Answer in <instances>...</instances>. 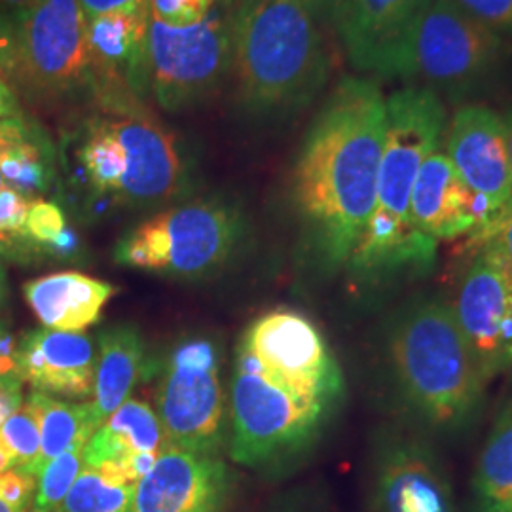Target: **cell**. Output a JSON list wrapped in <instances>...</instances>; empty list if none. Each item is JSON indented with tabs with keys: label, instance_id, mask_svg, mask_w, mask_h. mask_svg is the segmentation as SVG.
Masks as SVG:
<instances>
[{
	"label": "cell",
	"instance_id": "obj_21",
	"mask_svg": "<svg viewBox=\"0 0 512 512\" xmlns=\"http://www.w3.org/2000/svg\"><path fill=\"white\" fill-rule=\"evenodd\" d=\"M23 293L44 329L84 332L101 319L116 289L80 272H59L25 283Z\"/></svg>",
	"mask_w": 512,
	"mask_h": 512
},
{
	"label": "cell",
	"instance_id": "obj_35",
	"mask_svg": "<svg viewBox=\"0 0 512 512\" xmlns=\"http://www.w3.org/2000/svg\"><path fill=\"white\" fill-rule=\"evenodd\" d=\"M40 129L21 116L0 118V156L25 141L40 137Z\"/></svg>",
	"mask_w": 512,
	"mask_h": 512
},
{
	"label": "cell",
	"instance_id": "obj_46",
	"mask_svg": "<svg viewBox=\"0 0 512 512\" xmlns=\"http://www.w3.org/2000/svg\"><path fill=\"white\" fill-rule=\"evenodd\" d=\"M0 296H2V272H0Z\"/></svg>",
	"mask_w": 512,
	"mask_h": 512
},
{
	"label": "cell",
	"instance_id": "obj_30",
	"mask_svg": "<svg viewBox=\"0 0 512 512\" xmlns=\"http://www.w3.org/2000/svg\"><path fill=\"white\" fill-rule=\"evenodd\" d=\"M31 198L12 186L0 188V249L8 251L21 245H31L27 239V215Z\"/></svg>",
	"mask_w": 512,
	"mask_h": 512
},
{
	"label": "cell",
	"instance_id": "obj_4",
	"mask_svg": "<svg viewBox=\"0 0 512 512\" xmlns=\"http://www.w3.org/2000/svg\"><path fill=\"white\" fill-rule=\"evenodd\" d=\"M385 353L395 391L420 431L452 437L475 423L488 382L446 300L418 296L404 304L389 323Z\"/></svg>",
	"mask_w": 512,
	"mask_h": 512
},
{
	"label": "cell",
	"instance_id": "obj_20",
	"mask_svg": "<svg viewBox=\"0 0 512 512\" xmlns=\"http://www.w3.org/2000/svg\"><path fill=\"white\" fill-rule=\"evenodd\" d=\"M431 0H340L336 19L355 69L380 73L414 19Z\"/></svg>",
	"mask_w": 512,
	"mask_h": 512
},
{
	"label": "cell",
	"instance_id": "obj_2",
	"mask_svg": "<svg viewBox=\"0 0 512 512\" xmlns=\"http://www.w3.org/2000/svg\"><path fill=\"white\" fill-rule=\"evenodd\" d=\"M385 99L376 82L344 78L315 116L291 177L294 211L315 260L348 266L376 205Z\"/></svg>",
	"mask_w": 512,
	"mask_h": 512
},
{
	"label": "cell",
	"instance_id": "obj_34",
	"mask_svg": "<svg viewBox=\"0 0 512 512\" xmlns=\"http://www.w3.org/2000/svg\"><path fill=\"white\" fill-rule=\"evenodd\" d=\"M471 245H484L494 253L512 279V207L492 226L469 238Z\"/></svg>",
	"mask_w": 512,
	"mask_h": 512
},
{
	"label": "cell",
	"instance_id": "obj_16",
	"mask_svg": "<svg viewBox=\"0 0 512 512\" xmlns=\"http://www.w3.org/2000/svg\"><path fill=\"white\" fill-rule=\"evenodd\" d=\"M448 160L461 181L499 215L511 209L512 171L503 116L488 107L459 109L446 133Z\"/></svg>",
	"mask_w": 512,
	"mask_h": 512
},
{
	"label": "cell",
	"instance_id": "obj_22",
	"mask_svg": "<svg viewBox=\"0 0 512 512\" xmlns=\"http://www.w3.org/2000/svg\"><path fill=\"white\" fill-rule=\"evenodd\" d=\"M147 346L133 325H116L99 334V353L95 365L93 418L103 421L129 401L133 389L147 376Z\"/></svg>",
	"mask_w": 512,
	"mask_h": 512
},
{
	"label": "cell",
	"instance_id": "obj_29",
	"mask_svg": "<svg viewBox=\"0 0 512 512\" xmlns=\"http://www.w3.org/2000/svg\"><path fill=\"white\" fill-rule=\"evenodd\" d=\"M0 440L12 454L16 469H23L29 475L35 476L38 456H40V427L33 410L25 401L8 420L2 423Z\"/></svg>",
	"mask_w": 512,
	"mask_h": 512
},
{
	"label": "cell",
	"instance_id": "obj_6",
	"mask_svg": "<svg viewBox=\"0 0 512 512\" xmlns=\"http://www.w3.org/2000/svg\"><path fill=\"white\" fill-rule=\"evenodd\" d=\"M509 40L467 16L452 0H431L408 27L380 73L461 90L495 73Z\"/></svg>",
	"mask_w": 512,
	"mask_h": 512
},
{
	"label": "cell",
	"instance_id": "obj_31",
	"mask_svg": "<svg viewBox=\"0 0 512 512\" xmlns=\"http://www.w3.org/2000/svg\"><path fill=\"white\" fill-rule=\"evenodd\" d=\"M150 18L167 27L186 29L200 25L211 16L215 0H148Z\"/></svg>",
	"mask_w": 512,
	"mask_h": 512
},
{
	"label": "cell",
	"instance_id": "obj_41",
	"mask_svg": "<svg viewBox=\"0 0 512 512\" xmlns=\"http://www.w3.org/2000/svg\"><path fill=\"white\" fill-rule=\"evenodd\" d=\"M296 2L304 4L315 16H323V14L336 16L338 4H340V0H296Z\"/></svg>",
	"mask_w": 512,
	"mask_h": 512
},
{
	"label": "cell",
	"instance_id": "obj_28",
	"mask_svg": "<svg viewBox=\"0 0 512 512\" xmlns=\"http://www.w3.org/2000/svg\"><path fill=\"white\" fill-rule=\"evenodd\" d=\"M25 232L31 245L48 249L52 255H69L76 247V236L67 228L65 213L48 200L31 202Z\"/></svg>",
	"mask_w": 512,
	"mask_h": 512
},
{
	"label": "cell",
	"instance_id": "obj_38",
	"mask_svg": "<svg viewBox=\"0 0 512 512\" xmlns=\"http://www.w3.org/2000/svg\"><path fill=\"white\" fill-rule=\"evenodd\" d=\"M14 35L16 25L0 19V73H10L14 55Z\"/></svg>",
	"mask_w": 512,
	"mask_h": 512
},
{
	"label": "cell",
	"instance_id": "obj_37",
	"mask_svg": "<svg viewBox=\"0 0 512 512\" xmlns=\"http://www.w3.org/2000/svg\"><path fill=\"white\" fill-rule=\"evenodd\" d=\"M18 342L10 330L0 325V378L18 374Z\"/></svg>",
	"mask_w": 512,
	"mask_h": 512
},
{
	"label": "cell",
	"instance_id": "obj_18",
	"mask_svg": "<svg viewBox=\"0 0 512 512\" xmlns=\"http://www.w3.org/2000/svg\"><path fill=\"white\" fill-rule=\"evenodd\" d=\"M97 353L84 332L37 329L18 342V374L35 391L73 401L92 399Z\"/></svg>",
	"mask_w": 512,
	"mask_h": 512
},
{
	"label": "cell",
	"instance_id": "obj_13",
	"mask_svg": "<svg viewBox=\"0 0 512 512\" xmlns=\"http://www.w3.org/2000/svg\"><path fill=\"white\" fill-rule=\"evenodd\" d=\"M99 118L124 150L126 173L116 203L154 205L181 192L186 179L181 148L141 101L105 110Z\"/></svg>",
	"mask_w": 512,
	"mask_h": 512
},
{
	"label": "cell",
	"instance_id": "obj_12",
	"mask_svg": "<svg viewBox=\"0 0 512 512\" xmlns=\"http://www.w3.org/2000/svg\"><path fill=\"white\" fill-rule=\"evenodd\" d=\"M475 247L450 306L490 384L512 368V279L488 247Z\"/></svg>",
	"mask_w": 512,
	"mask_h": 512
},
{
	"label": "cell",
	"instance_id": "obj_1",
	"mask_svg": "<svg viewBox=\"0 0 512 512\" xmlns=\"http://www.w3.org/2000/svg\"><path fill=\"white\" fill-rule=\"evenodd\" d=\"M346 397V378L319 327L296 310L255 319L239 338L230 385V458L281 469L325 435Z\"/></svg>",
	"mask_w": 512,
	"mask_h": 512
},
{
	"label": "cell",
	"instance_id": "obj_3",
	"mask_svg": "<svg viewBox=\"0 0 512 512\" xmlns=\"http://www.w3.org/2000/svg\"><path fill=\"white\" fill-rule=\"evenodd\" d=\"M385 118L376 205L346 266L370 287L429 274L439 247L412 224L410 196L421 165L437 152L444 135V105L433 90L404 88L385 101Z\"/></svg>",
	"mask_w": 512,
	"mask_h": 512
},
{
	"label": "cell",
	"instance_id": "obj_27",
	"mask_svg": "<svg viewBox=\"0 0 512 512\" xmlns=\"http://www.w3.org/2000/svg\"><path fill=\"white\" fill-rule=\"evenodd\" d=\"M86 444H78L71 450L50 459L37 476V494L33 507L37 509H59L63 499L73 488L74 480L86 467L84 463Z\"/></svg>",
	"mask_w": 512,
	"mask_h": 512
},
{
	"label": "cell",
	"instance_id": "obj_26",
	"mask_svg": "<svg viewBox=\"0 0 512 512\" xmlns=\"http://www.w3.org/2000/svg\"><path fill=\"white\" fill-rule=\"evenodd\" d=\"M50 154L52 148L46 137L40 135L4 152L0 156V173L8 186L23 192L25 196L44 192L52 181Z\"/></svg>",
	"mask_w": 512,
	"mask_h": 512
},
{
	"label": "cell",
	"instance_id": "obj_7",
	"mask_svg": "<svg viewBox=\"0 0 512 512\" xmlns=\"http://www.w3.org/2000/svg\"><path fill=\"white\" fill-rule=\"evenodd\" d=\"M243 220L220 200H196L143 220L118 239L114 260L173 277H202L220 268L236 249Z\"/></svg>",
	"mask_w": 512,
	"mask_h": 512
},
{
	"label": "cell",
	"instance_id": "obj_32",
	"mask_svg": "<svg viewBox=\"0 0 512 512\" xmlns=\"http://www.w3.org/2000/svg\"><path fill=\"white\" fill-rule=\"evenodd\" d=\"M467 16L499 37L512 38V0H452Z\"/></svg>",
	"mask_w": 512,
	"mask_h": 512
},
{
	"label": "cell",
	"instance_id": "obj_15",
	"mask_svg": "<svg viewBox=\"0 0 512 512\" xmlns=\"http://www.w3.org/2000/svg\"><path fill=\"white\" fill-rule=\"evenodd\" d=\"M234 473L219 456L165 448L135 484L131 512H226Z\"/></svg>",
	"mask_w": 512,
	"mask_h": 512
},
{
	"label": "cell",
	"instance_id": "obj_44",
	"mask_svg": "<svg viewBox=\"0 0 512 512\" xmlns=\"http://www.w3.org/2000/svg\"><path fill=\"white\" fill-rule=\"evenodd\" d=\"M27 512H61L59 509H52V511H48V509H37V507H31Z\"/></svg>",
	"mask_w": 512,
	"mask_h": 512
},
{
	"label": "cell",
	"instance_id": "obj_43",
	"mask_svg": "<svg viewBox=\"0 0 512 512\" xmlns=\"http://www.w3.org/2000/svg\"><path fill=\"white\" fill-rule=\"evenodd\" d=\"M503 122H505V129H507V145H509V158H511V171H512V107L505 112L503 116ZM512 207V198H511Z\"/></svg>",
	"mask_w": 512,
	"mask_h": 512
},
{
	"label": "cell",
	"instance_id": "obj_42",
	"mask_svg": "<svg viewBox=\"0 0 512 512\" xmlns=\"http://www.w3.org/2000/svg\"><path fill=\"white\" fill-rule=\"evenodd\" d=\"M12 469H16L14 458H12V454L8 452V448L4 446V442L0 440V473L12 471Z\"/></svg>",
	"mask_w": 512,
	"mask_h": 512
},
{
	"label": "cell",
	"instance_id": "obj_47",
	"mask_svg": "<svg viewBox=\"0 0 512 512\" xmlns=\"http://www.w3.org/2000/svg\"><path fill=\"white\" fill-rule=\"evenodd\" d=\"M277 512H296V511H294V509H281V511H277Z\"/></svg>",
	"mask_w": 512,
	"mask_h": 512
},
{
	"label": "cell",
	"instance_id": "obj_39",
	"mask_svg": "<svg viewBox=\"0 0 512 512\" xmlns=\"http://www.w3.org/2000/svg\"><path fill=\"white\" fill-rule=\"evenodd\" d=\"M40 0H0V19L18 25Z\"/></svg>",
	"mask_w": 512,
	"mask_h": 512
},
{
	"label": "cell",
	"instance_id": "obj_45",
	"mask_svg": "<svg viewBox=\"0 0 512 512\" xmlns=\"http://www.w3.org/2000/svg\"><path fill=\"white\" fill-rule=\"evenodd\" d=\"M2 186H6V181H4V177H2V173H0V188H2Z\"/></svg>",
	"mask_w": 512,
	"mask_h": 512
},
{
	"label": "cell",
	"instance_id": "obj_10",
	"mask_svg": "<svg viewBox=\"0 0 512 512\" xmlns=\"http://www.w3.org/2000/svg\"><path fill=\"white\" fill-rule=\"evenodd\" d=\"M232 65V25L219 12L175 29L148 21L150 93L169 112L190 109L215 92Z\"/></svg>",
	"mask_w": 512,
	"mask_h": 512
},
{
	"label": "cell",
	"instance_id": "obj_19",
	"mask_svg": "<svg viewBox=\"0 0 512 512\" xmlns=\"http://www.w3.org/2000/svg\"><path fill=\"white\" fill-rule=\"evenodd\" d=\"M165 448L158 414L150 404L129 399L88 440L84 463L110 478L137 484Z\"/></svg>",
	"mask_w": 512,
	"mask_h": 512
},
{
	"label": "cell",
	"instance_id": "obj_23",
	"mask_svg": "<svg viewBox=\"0 0 512 512\" xmlns=\"http://www.w3.org/2000/svg\"><path fill=\"white\" fill-rule=\"evenodd\" d=\"M471 512H512V395L499 410L476 461Z\"/></svg>",
	"mask_w": 512,
	"mask_h": 512
},
{
	"label": "cell",
	"instance_id": "obj_5",
	"mask_svg": "<svg viewBox=\"0 0 512 512\" xmlns=\"http://www.w3.org/2000/svg\"><path fill=\"white\" fill-rule=\"evenodd\" d=\"M232 67L247 114L272 118L304 109L330 73L317 16L296 0H243L232 21Z\"/></svg>",
	"mask_w": 512,
	"mask_h": 512
},
{
	"label": "cell",
	"instance_id": "obj_14",
	"mask_svg": "<svg viewBox=\"0 0 512 512\" xmlns=\"http://www.w3.org/2000/svg\"><path fill=\"white\" fill-rule=\"evenodd\" d=\"M150 10L110 12L88 19L86 42L92 61L93 92L103 109L143 101L148 78Z\"/></svg>",
	"mask_w": 512,
	"mask_h": 512
},
{
	"label": "cell",
	"instance_id": "obj_33",
	"mask_svg": "<svg viewBox=\"0 0 512 512\" xmlns=\"http://www.w3.org/2000/svg\"><path fill=\"white\" fill-rule=\"evenodd\" d=\"M37 494V478L23 469L0 473V512H27Z\"/></svg>",
	"mask_w": 512,
	"mask_h": 512
},
{
	"label": "cell",
	"instance_id": "obj_9",
	"mask_svg": "<svg viewBox=\"0 0 512 512\" xmlns=\"http://www.w3.org/2000/svg\"><path fill=\"white\" fill-rule=\"evenodd\" d=\"M156 404L167 448L219 456L226 442L228 410L213 342L192 338L173 349Z\"/></svg>",
	"mask_w": 512,
	"mask_h": 512
},
{
	"label": "cell",
	"instance_id": "obj_24",
	"mask_svg": "<svg viewBox=\"0 0 512 512\" xmlns=\"http://www.w3.org/2000/svg\"><path fill=\"white\" fill-rule=\"evenodd\" d=\"M25 403L33 410L40 427V456L35 476L50 459L57 458L78 444H88L93 433L99 429L90 401L69 403L33 389Z\"/></svg>",
	"mask_w": 512,
	"mask_h": 512
},
{
	"label": "cell",
	"instance_id": "obj_11",
	"mask_svg": "<svg viewBox=\"0 0 512 512\" xmlns=\"http://www.w3.org/2000/svg\"><path fill=\"white\" fill-rule=\"evenodd\" d=\"M370 512H459L437 448L418 427H391L370 461Z\"/></svg>",
	"mask_w": 512,
	"mask_h": 512
},
{
	"label": "cell",
	"instance_id": "obj_8",
	"mask_svg": "<svg viewBox=\"0 0 512 512\" xmlns=\"http://www.w3.org/2000/svg\"><path fill=\"white\" fill-rule=\"evenodd\" d=\"M86 27L80 0H40L16 25L8 74L46 99L93 90Z\"/></svg>",
	"mask_w": 512,
	"mask_h": 512
},
{
	"label": "cell",
	"instance_id": "obj_25",
	"mask_svg": "<svg viewBox=\"0 0 512 512\" xmlns=\"http://www.w3.org/2000/svg\"><path fill=\"white\" fill-rule=\"evenodd\" d=\"M135 484L84 467L63 499L61 512H131Z\"/></svg>",
	"mask_w": 512,
	"mask_h": 512
},
{
	"label": "cell",
	"instance_id": "obj_40",
	"mask_svg": "<svg viewBox=\"0 0 512 512\" xmlns=\"http://www.w3.org/2000/svg\"><path fill=\"white\" fill-rule=\"evenodd\" d=\"M16 116H21L18 97L0 73V118H16Z\"/></svg>",
	"mask_w": 512,
	"mask_h": 512
},
{
	"label": "cell",
	"instance_id": "obj_17",
	"mask_svg": "<svg viewBox=\"0 0 512 512\" xmlns=\"http://www.w3.org/2000/svg\"><path fill=\"white\" fill-rule=\"evenodd\" d=\"M501 215L461 181L448 156L433 152L418 171L410 196V220L421 234L442 241L476 236Z\"/></svg>",
	"mask_w": 512,
	"mask_h": 512
},
{
	"label": "cell",
	"instance_id": "obj_36",
	"mask_svg": "<svg viewBox=\"0 0 512 512\" xmlns=\"http://www.w3.org/2000/svg\"><path fill=\"white\" fill-rule=\"evenodd\" d=\"M86 19L103 16L110 12H143L150 10L148 0H80Z\"/></svg>",
	"mask_w": 512,
	"mask_h": 512
}]
</instances>
